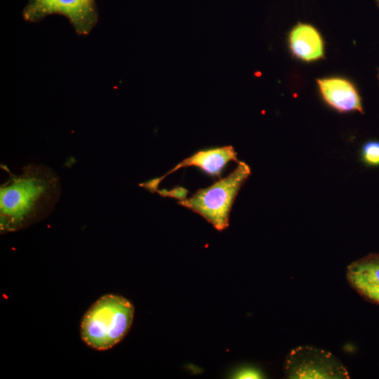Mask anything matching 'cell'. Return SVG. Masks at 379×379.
<instances>
[{
	"mask_svg": "<svg viewBox=\"0 0 379 379\" xmlns=\"http://www.w3.org/2000/svg\"><path fill=\"white\" fill-rule=\"evenodd\" d=\"M58 176L46 166L29 165L12 175L0 190L1 233L15 232L41 220L60 196Z\"/></svg>",
	"mask_w": 379,
	"mask_h": 379,
	"instance_id": "1",
	"label": "cell"
},
{
	"mask_svg": "<svg viewBox=\"0 0 379 379\" xmlns=\"http://www.w3.org/2000/svg\"><path fill=\"white\" fill-rule=\"evenodd\" d=\"M134 307L126 298L107 294L95 301L81 323V337L90 347L106 350L120 342L133 319Z\"/></svg>",
	"mask_w": 379,
	"mask_h": 379,
	"instance_id": "2",
	"label": "cell"
},
{
	"mask_svg": "<svg viewBox=\"0 0 379 379\" xmlns=\"http://www.w3.org/2000/svg\"><path fill=\"white\" fill-rule=\"evenodd\" d=\"M250 174V167L238 161L236 168L227 177L198 190L188 199L180 200L178 204L201 215L216 230H223L228 227L234 199Z\"/></svg>",
	"mask_w": 379,
	"mask_h": 379,
	"instance_id": "3",
	"label": "cell"
},
{
	"mask_svg": "<svg viewBox=\"0 0 379 379\" xmlns=\"http://www.w3.org/2000/svg\"><path fill=\"white\" fill-rule=\"evenodd\" d=\"M55 14L65 17L81 36L88 35L98 21L95 0H29L22 11L24 20L29 22Z\"/></svg>",
	"mask_w": 379,
	"mask_h": 379,
	"instance_id": "4",
	"label": "cell"
},
{
	"mask_svg": "<svg viewBox=\"0 0 379 379\" xmlns=\"http://www.w3.org/2000/svg\"><path fill=\"white\" fill-rule=\"evenodd\" d=\"M285 373L291 379H346L347 369L330 352L309 346L298 347L287 356Z\"/></svg>",
	"mask_w": 379,
	"mask_h": 379,
	"instance_id": "5",
	"label": "cell"
},
{
	"mask_svg": "<svg viewBox=\"0 0 379 379\" xmlns=\"http://www.w3.org/2000/svg\"><path fill=\"white\" fill-rule=\"evenodd\" d=\"M230 161H237V154L232 146L199 151L182 161L161 178L152 180L142 185L150 191H157L159 183L166 176L181 168L188 166H197L211 175L219 176L224 166Z\"/></svg>",
	"mask_w": 379,
	"mask_h": 379,
	"instance_id": "6",
	"label": "cell"
},
{
	"mask_svg": "<svg viewBox=\"0 0 379 379\" xmlns=\"http://www.w3.org/2000/svg\"><path fill=\"white\" fill-rule=\"evenodd\" d=\"M320 92L331 107L341 112H362L360 97L354 86L341 78H326L318 81Z\"/></svg>",
	"mask_w": 379,
	"mask_h": 379,
	"instance_id": "7",
	"label": "cell"
},
{
	"mask_svg": "<svg viewBox=\"0 0 379 379\" xmlns=\"http://www.w3.org/2000/svg\"><path fill=\"white\" fill-rule=\"evenodd\" d=\"M289 43L293 53L304 60H314L324 54L322 39L310 25L300 24L295 27L291 32Z\"/></svg>",
	"mask_w": 379,
	"mask_h": 379,
	"instance_id": "8",
	"label": "cell"
},
{
	"mask_svg": "<svg viewBox=\"0 0 379 379\" xmlns=\"http://www.w3.org/2000/svg\"><path fill=\"white\" fill-rule=\"evenodd\" d=\"M347 278L356 291L364 287H379V253H371L352 262Z\"/></svg>",
	"mask_w": 379,
	"mask_h": 379,
	"instance_id": "9",
	"label": "cell"
},
{
	"mask_svg": "<svg viewBox=\"0 0 379 379\" xmlns=\"http://www.w3.org/2000/svg\"><path fill=\"white\" fill-rule=\"evenodd\" d=\"M363 161L368 166H379V141L366 142L361 150Z\"/></svg>",
	"mask_w": 379,
	"mask_h": 379,
	"instance_id": "10",
	"label": "cell"
},
{
	"mask_svg": "<svg viewBox=\"0 0 379 379\" xmlns=\"http://www.w3.org/2000/svg\"><path fill=\"white\" fill-rule=\"evenodd\" d=\"M357 291L369 301L379 304V287H364Z\"/></svg>",
	"mask_w": 379,
	"mask_h": 379,
	"instance_id": "11",
	"label": "cell"
},
{
	"mask_svg": "<svg viewBox=\"0 0 379 379\" xmlns=\"http://www.w3.org/2000/svg\"><path fill=\"white\" fill-rule=\"evenodd\" d=\"M159 194H161L163 196H168V197H175L176 199H178L179 200H182L186 198V194L187 193V191L185 189H183L182 187H178L175 189H173L171 191H158Z\"/></svg>",
	"mask_w": 379,
	"mask_h": 379,
	"instance_id": "12",
	"label": "cell"
},
{
	"mask_svg": "<svg viewBox=\"0 0 379 379\" xmlns=\"http://www.w3.org/2000/svg\"><path fill=\"white\" fill-rule=\"evenodd\" d=\"M236 378H260L261 373L253 368H245L239 371L236 375Z\"/></svg>",
	"mask_w": 379,
	"mask_h": 379,
	"instance_id": "13",
	"label": "cell"
},
{
	"mask_svg": "<svg viewBox=\"0 0 379 379\" xmlns=\"http://www.w3.org/2000/svg\"><path fill=\"white\" fill-rule=\"evenodd\" d=\"M377 1L379 3V0H377Z\"/></svg>",
	"mask_w": 379,
	"mask_h": 379,
	"instance_id": "14",
	"label": "cell"
}]
</instances>
